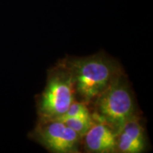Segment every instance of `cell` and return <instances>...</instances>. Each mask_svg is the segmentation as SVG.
Returning <instances> with one entry per match:
<instances>
[{
  "label": "cell",
  "mask_w": 153,
  "mask_h": 153,
  "mask_svg": "<svg viewBox=\"0 0 153 153\" xmlns=\"http://www.w3.org/2000/svg\"><path fill=\"white\" fill-rule=\"evenodd\" d=\"M146 147L143 127L137 116L128 121L117 135L116 152L140 153Z\"/></svg>",
  "instance_id": "obj_6"
},
{
  "label": "cell",
  "mask_w": 153,
  "mask_h": 153,
  "mask_svg": "<svg viewBox=\"0 0 153 153\" xmlns=\"http://www.w3.org/2000/svg\"><path fill=\"white\" fill-rule=\"evenodd\" d=\"M82 138L86 152H117V133L106 124L95 122Z\"/></svg>",
  "instance_id": "obj_5"
},
{
  "label": "cell",
  "mask_w": 153,
  "mask_h": 153,
  "mask_svg": "<svg viewBox=\"0 0 153 153\" xmlns=\"http://www.w3.org/2000/svg\"><path fill=\"white\" fill-rule=\"evenodd\" d=\"M74 101L73 77L65 62L49 72L46 85L38 101V120L58 119Z\"/></svg>",
  "instance_id": "obj_3"
},
{
  "label": "cell",
  "mask_w": 153,
  "mask_h": 153,
  "mask_svg": "<svg viewBox=\"0 0 153 153\" xmlns=\"http://www.w3.org/2000/svg\"><path fill=\"white\" fill-rule=\"evenodd\" d=\"M72 74L74 94L85 104L93 101L122 72L116 60L102 53L66 61Z\"/></svg>",
  "instance_id": "obj_1"
},
{
  "label": "cell",
  "mask_w": 153,
  "mask_h": 153,
  "mask_svg": "<svg viewBox=\"0 0 153 153\" xmlns=\"http://www.w3.org/2000/svg\"><path fill=\"white\" fill-rule=\"evenodd\" d=\"M91 114L89 108H87V104L82 102V101H74L72 104L70 105L69 108L65 114L61 116L57 120H63L67 118L74 117V116H81V115L89 114Z\"/></svg>",
  "instance_id": "obj_8"
},
{
  "label": "cell",
  "mask_w": 153,
  "mask_h": 153,
  "mask_svg": "<svg viewBox=\"0 0 153 153\" xmlns=\"http://www.w3.org/2000/svg\"><path fill=\"white\" fill-rule=\"evenodd\" d=\"M93 101L94 121L108 125L116 133L137 116L133 92L122 72Z\"/></svg>",
  "instance_id": "obj_2"
},
{
  "label": "cell",
  "mask_w": 153,
  "mask_h": 153,
  "mask_svg": "<svg viewBox=\"0 0 153 153\" xmlns=\"http://www.w3.org/2000/svg\"><path fill=\"white\" fill-rule=\"evenodd\" d=\"M31 137L48 150L55 153L79 152L81 137L63 122L38 120Z\"/></svg>",
  "instance_id": "obj_4"
},
{
  "label": "cell",
  "mask_w": 153,
  "mask_h": 153,
  "mask_svg": "<svg viewBox=\"0 0 153 153\" xmlns=\"http://www.w3.org/2000/svg\"><path fill=\"white\" fill-rule=\"evenodd\" d=\"M60 121L75 131L82 138L95 123L91 114L74 116Z\"/></svg>",
  "instance_id": "obj_7"
}]
</instances>
